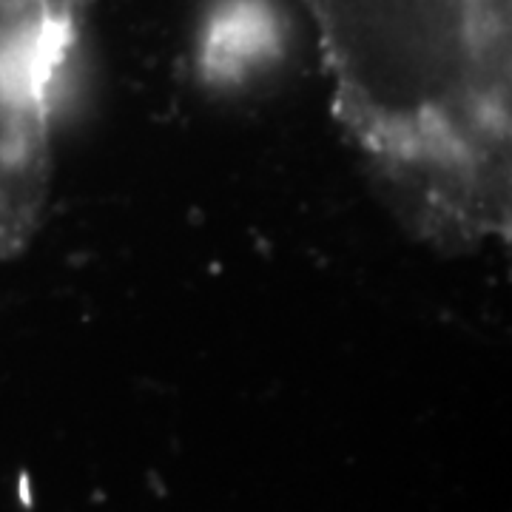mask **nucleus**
I'll return each instance as SVG.
<instances>
[{
    "label": "nucleus",
    "mask_w": 512,
    "mask_h": 512,
    "mask_svg": "<svg viewBox=\"0 0 512 512\" xmlns=\"http://www.w3.org/2000/svg\"><path fill=\"white\" fill-rule=\"evenodd\" d=\"M60 92L0 63V256L37 237L52 188V137Z\"/></svg>",
    "instance_id": "nucleus-2"
},
{
    "label": "nucleus",
    "mask_w": 512,
    "mask_h": 512,
    "mask_svg": "<svg viewBox=\"0 0 512 512\" xmlns=\"http://www.w3.org/2000/svg\"><path fill=\"white\" fill-rule=\"evenodd\" d=\"M302 3L336 120L393 208L447 214L510 185V0Z\"/></svg>",
    "instance_id": "nucleus-1"
},
{
    "label": "nucleus",
    "mask_w": 512,
    "mask_h": 512,
    "mask_svg": "<svg viewBox=\"0 0 512 512\" xmlns=\"http://www.w3.org/2000/svg\"><path fill=\"white\" fill-rule=\"evenodd\" d=\"M94 0H0V63L63 92Z\"/></svg>",
    "instance_id": "nucleus-3"
}]
</instances>
